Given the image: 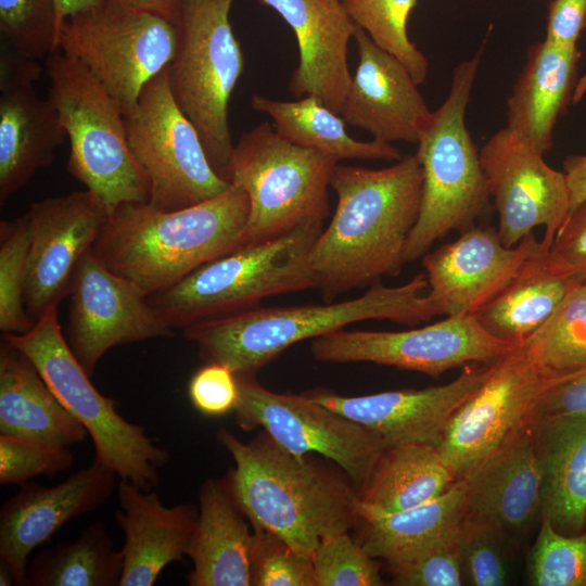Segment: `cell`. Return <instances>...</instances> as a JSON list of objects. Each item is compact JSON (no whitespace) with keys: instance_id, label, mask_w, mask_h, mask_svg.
Returning a JSON list of instances; mask_svg holds the SVG:
<instances>
[{"instance_id":"cell-5","label":"cell","mask_w":586,"mask_h":586,"mask_svg":"<svg viewBox=\"0 0 586 586\" xmlns=\"http://www.w3.org/2000/svg\"><path fill=\"white\" fill-rule=\"evenodd\" d=\"M481 60V50L453 71L449 92L432 112L415 153L423 173L421 208L409 235L405 262L426 254L450 231L474 226L491 198L480 152L466 125V112Z\"/></svg>"},{"instance_id":"cell-43","label":"cell","mask_w":586,"mask_h":586,"mask_svg":"<svg viewBox=\"0 0 586 586\" xmlns=\"http://www.w3.org/2000/svg\"><path fill=\"white\" fill-rule=\"evenodd\" d=\"M460 524L404 561L387 568L392 575V584L398 586L463 585L459 547Z\"/></svg>"},{"instance_id":"cell-47","label":"cell","mask_w":586,"mask_h":586,"mask_svg":"<svg viewBox=\"0 0 586 586\" xmlns=\"http://www.w3.org/2000/svg\"><path fill=\"white\" fill-rule=\"evenodd\" d=\"M193 407L206 417H220L234 411L240 396L235 373L225 365L205 362L188 384Z\"/></svg>"},{"instance_id":"cell-52","label":"cell","mask_w":586,"mask_h":586,"mask_svg":"<svg viewBox=\"0 0 586 586\" xmlns=\"http://www.w3.org/2000/svg\"><path fill=\"white\" fill-rule=\"evenodd\" d=\"M104 1L105 0H55L58 37L62 25L67 18L80 12L98 8L102 5Z\"/></svg>"},{"instance_id":"cell-50","label":"cell","mask_w":586,"mask_h":586,"mask_svg":"<svg viewBox=\"0 0 586 586\" xmlns=\"http://www.w3.org/2000/svg\"><path fill=\"white\" fill-rule=\"evenodd\" d=\"M105 4L152 14L179 26L183 0H105Z\"/></svg>"},{"instance_id":"cell-15","label":"cell","mask_w":586,"mask_h":586,"mask_svg":"<svg viewBox=\"0 0 586 586\" xmlns=\"http://www.w3.org/2000/svg\"><path fill=\"white\" fill-rule=\"evenodd\" d=\"M512 347L475 316H449L405 331L340 329L314 339L310 351L321 362H372L438 378L461 365L492 362Z\"/></svg>"},{"instance_id":"cell-33","label":"cell","mask_w":586,"mask_h":586,"mask_svg":"<svg viewBox=\"0 0 586 586\" xmlns=\"http://www.w3.org/2000/svg\"><path fill=\"white\" fill-rule=\"evenodd\" d=\"M251 105L255 111L267 114L273 122L275 130L285 140L339 161H398L403 157L399 149L392 143L377 139H353L341 115L314 95H305L296 101H280L254 94Z\"/></svg>"},{"instance_id":"cell-14","label":"cell","mask_w":586,"mask_h":586,"mask_svg":"<svg viewBox=\"0 0 586 586\" xmlns=\"http://www.w3.org/2000/svg\"><path fill=\"white\" fill-rule=\"evenodd\" d=\"M564 379L543 370L523 344L494 360L486 380L454 413L437 446L456 479L530 425L542 396Z\"/></svg>"},{"instance_id":"cell-37","label":"cell","mask_w":586,"mask_h":586,"mask_svg":"<svg viewBox=\"0 0 586 586\" xmlns=\"http://www.w3.org/2000/svg\"><path fill=\"white\" fill-rule=\"evenodd\" d=\"M417 0H342L354 21L382 49L396 56L417 85L424 82L429 62L409 39L407 21Z\"/></svg>"},{"instance_id":"cell-48","label":"cell","mask_w":586,"mask_h":586,"mask_svg":"<svg viewBox=\"0 0 586 586\" xmlns=\"http://www.w3.org/2000/svg\"><path fill=\"white\" fill-rule=\"evenodd\" d=\"M557 271L586 280V199L570 211L548 250Z\"/></svg>"},{"instance_id":"cell-1","label":"cell","mask_w":586,"mask_h":586,"mask_svg":"<svg viewBox=\"0 0 586 586\" xmlns=\"http://www.w3.org/2000/svg\"><path fill=\"white\" fill-rule=\"evenodd\" d=\"M330 186L336 208L308 256L314 289L326 302L402 272L423 173L416 154H407L379 169L336 165Z\"/></svg>"},{"instance_id":"cell-22","label":"cell","mask_w":586,"mask_h":586,"mask_svg":"<svg viewBox=\"0 0 586 586\" xmlns=\"http://www.w3.org/2000/svg\"><path fill=\"white\" fill-rule=\"evenodd\" d=\"M359 62L341 117L384 142L416 143L432 112L408 68L357 26Z\"/></svg>"},{"instance_id":"cell-2","label":"cell","mask_w":586,"mask_h":586,"mask_svg":"<svg viewBox=\"0 0 586 586\" xmlns=\"http://www.w3.org/2000/svg\"><path fill=\"white\" fill-rule=\"evenodd\" d=\"M249 212L247 195L233 184L176 211L124 203L109 216L91 251L151 296L243 245Z\"/></svg>"},{"instance_id":"cell-12","label":"cell","mask_w":586,"mask_h":586,"mask_svg":"<svg viewBox=\"0 0 586 586\" xmlns=\"http://www.w3.org/2000/svg\"><path fill=\"white\" fill-rule=\"evenodd\" d=\"M128 144L150 182L149 203L164 211L198 205L230 183L213 168L193 124L177 105L167 68L143 88L124 117Z\"/></svg>"},{"instance_id":"cell-53","label":"cell","mask_w":586,"mask_h":586,"mask_svg":"<svg viewBox=\"0 0 586 586\" xmlns=\"http://www.w3.org/2000/svg\"><path fill=\"white\" fill-rule=\"evenodd\" d=\"M0 585L1 586L15 585L13 573L11 569L3 561H1L0 563Z\"/></svg>"},{"instance_id":"cell-17","label":"cell","mask_w":586,"mask_h":586,"mask_svg":"<svg viewBox=\"0 0 586 586\" xmlns=\"http://www.w3.org/2000/svg\"><path fill=\"white\" fill-rule=\"evenodd\" d=\"M69 296L66 340L89 375L115 346L174 334L149 296L109 269L91 249L76 267Z\"/></svg>"},{"instance_id":"cell-49","label":"cell","mask_w":586,"mask_h":586,"mask_svg":"<svg viewBox=\"0 0 586 586\" xmlns=\"http://www.w3.org/2000/svg\"><path fill=\"white\" fill-rule=\"evenodd\" d=\"M586 29V0H552L547 16L546 37L549 42L575 47Z\"/></svg>"},{"instance_id":"cell-34","label":"cell","mask_w":586,"mask_h":586,"mask_svg":"<svg viewBox=\"0 0 586 586\" xmlns=\"http://www.w3.org/2000/svg\"><path fill=\"white\" fill-rule=\"evenodd\" d=\"M534 437L543 473L542 517L563 535L579 534L586 530V420Z\"/></svg>"},{"instance_id":"cell-44","label":"cell","mask_w":586,"mask_h":586,"mask_svg":"<svg viewBox=\"0 0 586 586\" xmlns=\"http://www.w3.org/2000/svg\"><path fill=\"white\" fill-rule=\"evenodd\" d=\"M505 534L497 526L466 515L460 524L459 547L463 581L472 586L507 583V563L501 548Z\"/></svg>"},{"instance_id":"cell-4","label":"cell","mask_w":586,"mask_h":586,"mask_svg":"<svg viewBox=\"0 0 586 586\" xmlns=\"http://www.w3.org/2000/svg\"><path fill=\"white\" fill-rule=\"evenodd\" d=\"M424 272L397 286L381 281L358 297L322 305L255 307L182 329L205 362L230 368L237 377L255 373L288 347L365 320H390L406 326L441 316L430 297Z\"/></svg>"},{"instance_id":"cell-7","label":"cell","mask_w":586,"mask_h":586,"mask_svg":"<svg viewBox=\"0 0 586 586\" xmlns=\"http://www.w3.org/2000/svg\"><path fill=\"white\" fill-rule=\"evenodd\" d=\"M2 339L29 358L61 404L86 429L95 462L144 491L157 485L158 469L170 459L168 450L155 445L142 425L123 418L116 402L97 390L62 332L58 305L50 306L28 332Z\"/></svg>"},{"instance_id":"cell-19","label":"cell","mask_w":586,"mask_h":586,"mask_svg":"<svg viewBox=\"0 0 586 586\" xmlns=\"http://www.w3.org/2000/svg\"><path fill=\"white\" fill-rule=\"evenodd\" d=\"M492 362L466 366L454 381L420 390L385 391L361 396L315 390L306 395L360 424L380 437L386 447L404 444L437 447L454 413L486 380Z\"/></svg>"},{"instance_id":"cell-10","label":"cell","mask_w":586,"mask_h":586,"mask_svg":"<svg viewBox=\"0 0 586 586\" xmlns=\"http://www.w3.org/2000/svg\"><path fill=\"white\" fill-rule=\"evenodd\" d=\"M233 0H183L178 46L167 67L173 97L226 180L233 151L228 106L244 59L229 20ZM227 181V180H226Z\"/></svg>"},{"instance_id":"cell-26","label":"cell","mask_w":586,"mask_h":586,"mask_svg":"<svg viewBox=\"0 0 586 586\" xmlns=\"http://www.w3.org/2000/svg\"><path fill=\"white\" fill-rule=\"evenodd\" d=\"M29 80H0V202L49 166L67 137L60 114Z\"/></svg>"},{"instance_id":"cell-39","label":"cell","mask_w":586,"mask_h":586,"mask_svg":"<svg viewBox=\"0 0 586 586\" xmlns=\"http://www.w3.org/2000/svg\"><path fill=\"white\" fill-rule=\"evenodd\" d=\"M534 586H586V530L563 535L542 517L528 561Z\"/></svg>"},{"instance_id":"cell-31","label":"cell","mask_w":586,"mask_h":586,"mask_svg":"<svg viewBox=\"0 0 586 586\" xmlns=\"http://www.w3.org/2000/svg\"><path fill=\"white\" fill-rule=\"evenodd\" d=\"M583 280L557 271L543 247L522 265L507 286L476 315L493 335L522 344Z\"/></svg>"},{"instance_id":"cell-3","label":"cell","mask_w":586,"mask_h":586,"mask_svg":"<svg viewBox=\"0 0 586 586\" xmlns=\"http://www.w3.org/2000/svg\"><path fill=\"white\" fill-rule=\"evenodd\" d=\"M217 440L234 461L226 483L254 528L311 556L323 537L357 524L356 489L335 471L290 453L265 431L245 443L221 428Z\"/></svg>"},{"instance_id":"cell-38","label":"cell","mask_w":586,"mask_h":586,"mask_svg":"<svg viewBox=\"0 0 586 586\" xmlns=\"http://www.w3.org/2000/svg\"><path fill=\"white\" fill-rule=\"evenodd\" d=\"M29 241L26 213L0 222V330L3 335L26 333L35 324L24 302Z\"/></svg>"},{"instance_id":"cell-20","label":"cell","mask_w":586,"mask_h":586,"mask_svg":"<svg viewBox=\"0 0 586 586\" xmlns=\"http://www.w3.org/2000/svg\"><path fill=\"white\" fill-rule=\"evenodd\" d=\"M543 247L533 232L508 247L498 231L474 225L421 257L428 293L443 316H475Z\"/></svg>"},{"instance_id":"cell-23","label":"cell","mask_w":586,"mask_h":586,"mask_svg":"<svg viewBox=\"0 0 586 586\" xmlns=\"http://www.w3.org/2000/svg\"><path fill=\"white\" fill-rule=\"evenodd\" d=\"M277 11L295 34L298 64L289 82L297 98L314 95L340 114L352 82L347 46L354 23L342 0H257Z\"/></svg>"},{"instance_id":"cell-6","label":"cell","mask_w":586,"mask_h":586,"mask_svg":"<svg viewBox=\"0 0 586 586\" xmlns=\"http://www.w3.org/2000/svg\"><path fill=\"white\" fill-rule=\"evenodd\" d=\"M323 227L308 226L243 244L149 296L171 329L257 307L263 298L314 288L309 252Z\"/></svg>"},{"instance_id":"cell-18","label":"cell","mask_w":586,"mask_h":586,"mask_svg":"<svg viewBox=\"0 0 586 586\" xmlns=\"http://www.w3.org/2000/svg\"><path fill=\"white\" fill-rule=\"evenodd\" d=\"M30 241L24 302L37 321L69 295L76 267L98 239L109 214L90 191L47 198L26 213Z\"/></svg>"},{"instance_id":"cell-28","label":"cell","mask_w":586,"mask_h":586,"mask_svg":"<svg viewBox=\"0 0 586 586\" xmlns=\"http://www.w3.org/2000/svg\"><path fill=\"white\" fill-rule=\"evenodd\" d=\"M199 515L187 556L190 586H252L253 532L225 477L207 479L199 492Z\"/></svg>"},{"instance_id":"cell-25","label":"cell","mask_w":586,"mask_h":586,"mask_svg":"<svg viewBox=\"0 0 586 586\" xmlns=\"http://www.w3.org/2000/svg\"><path fill=\"white\" fill-rule=\"evenodd\" d=\"M116 522L123 531L119 586H153L162 571L187 556L199 509L191 502L173 507L152 491L119 480Z\"/></svg>"},{"instance_id":"cell-9","label":"cell","mask_w":586,"mask_h":586,"mask_svg":"<svg viewBox=\"0 0 586 586\" xmlns=\"http://www.w3.org/2000/svg\"><path fill=\"white\" fill-rule=\"evenodd\" d=\"M337 162L285 140L269 122L244 132L233 148L226 174V180L249 199L243 244L302 227H323Z\"/></svg>"},{"instance_id":"cell-32","label":"cell","mask_w":586,"mask_h":586,"mask_svg":"<svg viewBox=\"0 0 586 586\" xmlns=\"http://www.w3.org/2000/svg\"><path fill=\"white\" fill-rule=\"evenodd\" d=\"M457 480L437 447L396 445L382 451L356 495L370 507L393 512L440 496Z\"/></svg>"},{"instance_id":"cell-51","label":"cell","mask_w":586,"mask_h":586,"mask_svg":"<svg viewBox=\"0 0 586 586\" xmlns=\"http://www.w3.org/2000/svg\"><path fill=\"white\" fill-rule=\"evenodd\" d=\"M563 173L570 190L571 209H573L586 199V154L566 156L563 161Z\"/></svg>"},{"instance_id":"cell-11","label":"cell","mask_w":586,"mask_h":586,"mask_svg":"<svg viewBox=\"0 0 586 586\" xmlns=\"http://www.w3.org/2000/svg\"><path fill=\"white\" fill-rule=\"evenodd\" d=\"M178 27L142 12L103 3L67 18L56 51L79 62L128 116L145 85L171 63Z\"/></svg>"},{"instance_id":"cell-27","label":"cell","mask_w":586,"mask_h":586,"mask_svg":"<svg viewBox=\"0 0 586 586\" xmlns=\"http://www.w3.org/2000/svg\"><path fill=\"white\" fill-rule=\"evenodd\" d=\"M581 52L544 39L527 49L525 64L507 99V127L544 155L571 102Z\"/></svg>"},{"instance_id":"cell-29","label":"cell","mask_w":586,"mask_h":586,"mask_svg":"<svg viewBox=\"0 0 586 586\" xmlns=\"http://www.w3.org/2000/svg\"><path fill=\"white\" fill-rule=\"evenodd\" d=\"M0 434L62 447L84 442L88 434L49 388L29 358L3 339L0 344Z\"/></svg>"},{"instance_id":"cell-41","label":"cell","mask_w":586,"mask_h":586,"mask_svg":"<svg viewBox=\"0 0 586 586\" xmlns=\"http://www.w3.org/2000/svg\"><path fill=\"white\" fill-rule=\"evenodd\" d=\"M316 586H381L380 566L348 532L323 537L311 555Z\"/></svg>"},{"instance_id":"cell-30","label":"cell","mask_w":586,"mask_h":586,"mask_svg":"<svg viewBox=\"0 0 586 586\" xmlns=\"http://www.w3.org/2000/svg\"><path fill=\"white\" fill-rule=\"evenodd\" d=\"M360 545L374 559L390 568L437 540L466 517L464 487L458 479L447 491L423 504L387 512L357 498Z\"/></svg>"},{"instance_id":"cell-13","label":"cell","mask_w":586,"mask_h":586,"mask_svg":"<svg viewBox=\"0 0 586 586\" xmlns=\"http://www.w3.org/2000/svg\"><path fill=\"white\" fill-rule=\"evenodd\" d=\"M238 382L234 412L240 428L260 426L292 454H318L336 463L357 486L387 448L380 437L306 394L275 393L255 377H238Z\"/></svg>"},{"instance_id":"cell-40","label":"cell","mask_w":586,"mask_h":586,"mask_svg":"<svg viewBox=\"0 0 586 586\" xmlns=\"http://www.w3.org/2000/svg\"><path fill=\"white\" fill-rule=\"evenodd\" d=\"M0 33L7 49L31 60L56 51L55 0H0Z\"/></svg>"},{"instance_id":"cell-24","label":"cell","mask_w":586,"mask_h":586,"mask_svg":"<svg viewBox=\"0 0 586 586\" xmlns=\"http://www.w3.org/2000/svg\"><path fill=\"white\" fill-rule=\"evenodd\" d=\"M466 515L520 532L542 505V464L531 426L518 431L461 475Z\"/></svg>"},{"instance_id":"cell-8","label":"cell","mask_w":586,"mask_h":586,"mask_svg":"<svg viewBox=\"0 0 586 586\" xmlns=\"http://www.w3.org/2000/svg\"><path fill=\"white\" fill-rule=\"evenodd\" d=\"M49 99L69 139L67 171L92 192L109 216L124 203L150 200V182L132 155L124 115L95 78L61 51L47 56Z\"/></svg>"},{"instance_id":"cell-46","label":"cell","mask_w":586,"mask_h":586,"mask_svg":"<svg viewBox=\"0 0 586 586\" xmlns=\"http://www.w3.org/2000/svg\"><path fill=\"white\" fill-rule=\"evenodd\" d=\"M586 420V369L552 385L539 399L530 426L535 436L562 432Z\"/></svg>"},{"instance_id":"cell-16","label":"cell","mask_w":586,"mask_h":586,"mask_svg":"<svg viewBox=\"0 0 586 586\" xmlns=\"http://www.w3.org/2000/svg\"><path fill=\"white\" fill-rule=\"evenodd\" d=\"M480 158L498 213L502 243L514 246L543 226L540 241L549 250L571 209L563 170L550 167L543 153L508 127L485 142Z\"/></svg>"},{"instance_id":"cell-21","label":"cell","mask_w":586,"mask_h":586,"mask_svg":"<svg viewBox=\"0 0 586 586\" xmlns=\"http://www.w3.org/2000/svg\"><path fill=\"white\" fill-rule=\"evenodd\" d=\"M116 474L93 461L54 486L20 485L0 509V558L15 585L26 586L28 557L71 520L100 508L112 495Z\"/></svg>"},{"instance_id":"cell-45","label":"cell","mask_w":586,"mask_h":586,"mask_svg":"<svg viewBox=\"0 0 586 586\" xmlns=\"http://www.w3.org/2000/svg\"><path fill=\"white\" fill-rule=\"evenodd\" d=\"M75 462L67 447L0 434V484L23 485L37 476H53Z\"/></svg>"},{"instance_id":"cell-35","label":"cell","mask_w":586,"mask_h":586,"mask_svg":"<svg viewBox=\"0 0 586 586\" xmlns=\"http://www.w3.org/2000/svg\"><path fill=\"white\" fill-rule=\"evenodd\" d=\"M123 556L105 525L89 524L71 543L42 548L26 571V586H119Z\"/></svg>"},{"instance_id":"cell-42","label":"cell","mask_w":586,"mask_h":586,"mask_svg":"<svg viewBox=\"0 0 586 586\" xmlns=\"http://www.w3.org/2000/svg\"><path fill=\"white\" fill-rule=\"evenodd\" d=\"M252 586H316L311 556L301 553L275 534L254 528Z\"/></svg>"},{"instance_id":"cell-36","label":"cell","mask_w":586,"mask_h":586,"mask_svg":"<svg viewBox=\"0 0 586 586\" xmlns=\"http://www.w3.org/2000/svg\"><path fill=\"white\" fill-rule=\"evenodd\" d=\"M522 344L543 370L557 378L586 369V280Z\"/></svg>"}]
</instances>
